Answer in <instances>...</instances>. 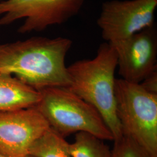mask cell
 Returning <instances> with one entry per match:
<instances>
[{"mask_svg":"<svg viewBox=\"0 0 157 157\" xmlns=\"http://www.w3.org/2000/svg\"><path fill=\"white\" fill-rule=\"evenodd\" d=\"M109 44L117 54L119 74L126 82L140 84L157 71V30L155 23L126 39Z\"/></svg>","mask_w":157,"mask_h":157,"instance_id":"8","label":"cell"},{"mask_svg":"<svg viewBox=\"0 0 157 157\" xmlns=\"http://www.w3.org/2000/svg\"><path fill=\"white\" fill-rule=\"evenodd\" d=\"M72 157H111V150L104 140L86 132L76 133L74 142L69 144Z\"/></svg>","mask_w":157,"mask_h":157,"instance_id":"11","label":"cell"},{"mask_svg":"<svg viewBox=\"0 0 157 157\" xmlns=\"http://www.w3.org/2000/svg\"><path fill=\"white\" fill-rule=\"evenodd\" d=\"M140 84L148 92L157 94V71L148 76Z\"/></svg>","mask_w":157,"mask_h":157,"instance_id":"13","label":"cell"},{"mask_svg":"<svg viewBox=\"0 0 157 157\" xmlns=\"http://www.w3.org/2000/svg\"><path fill=\"white\" fill-rule=\"evenodd\" d=\"M39 91L40 100L36 107L51 128L64 138L86 132L103 140H114L100 112L68 88L54 87Z\"/></svg>","mask_w":157,"mask_h":157,"instance_id":"3","label":"cell"},{"mask_svg":"<svg viewBox=\"0 0 157 157\" xmlns=\"http://www.w3.org/2000/svg\"><path fill=\"white\" fill-rule=\"evenodd\" d=\"M111 157H151L147 152L129 136H123L113 141Z\"/></svg>","mask_w":157,"mask_h":157,"instance_id":"12","label":"cell"},{"mask_svg":"<svg viewBox=\"0 0 157 157\" xmlns=\"http://www.w3.org/2000/svg\"><path fill=\"white\" fill-rule=\"evenodd\" d=\"M72 41L65 37L30 39L0 44V73L11 75L36 90L69 87L65 60Z\"/></svg>","mask_w":157,"mask_h":157,"instance_id":"1","label":"cell"},{"mask_svg":"<svg viewBox=\"0 0 157 157\" xmlns=\"http://www.w3.org/2000/svg\"><path fill=\"white\" fill-rule=\"evenodd\" d=\"M50 128L36 106L0 112V152L6 157H26Z\"/></svg>","mask_w":157,"mask_h":157,"instance_id":"7","label":"cell"},{"mask_svg":"<svg viewBox=\"0 0 157 157\" xmlns=\"http://www.w3.org/2000/svg\"><path fill=\"white\" fill-rule=\"evenodd\" d=\"M26 157H35L33 156V155H28V156H26Z\"/></svg>","mask_w":157,"mask_h":157,"instance_id":"15","label":"cell"},{"mask_svg":"<svg viewBox=\"0 0 157 157\" xmlns=\"http://www.w3.org/2000/svg\"><path fill=\"white\" fill-rule=\"evenodd\" d=\"M117 66L115 49L104 43L93 59L80 60L67 67L71 79L67 88L100 112L112 132L113 141L123 136L116 110L115 72Z\"/></svg>","mask_w":157,"mask_h":157,"instance_id":"2","label":"cell"},{"mask_svg":"<svg viewBox=\"0 0 157 157\" xmlns=\"http://www.w3.org/2000/svg\"><path fill=\"white\" fill-rule=\"evenodd\" d=\"M157 0H111L103 3L97 25L109 43L129 38L154 24Z\"/></svg>","mask_w":157,"mask_h":157,"instance_id":"6","label":"cell"},{"mask_svg":"<svg viewBox=\"0 0 157 157\" xmlns=\"http://www.w3.org/2000/svg\"><path fill=\"white\" fill-rule=\"evenodd\" d=\"M84 0H5L0 2V26L23 19L19 33L40 32L76 15Z\"/></svg>","mask_w":157,"mask_h":157,"instance_id":"5","label":"cell"},{"mask_svg":"<svg viewBox=\"0 0 157 157\" xmlns=\"http://www.w3.org/2000/svg\"><path fill=\"white\" fill-rule=\"evenodd\" d=\"M0 157H6V156H5L4 154H2V153H1L0 152Z\"/></svg>","mask_w":157,"mask_h":157,"instance_id":"14","label":"cell"},{"mask_svg":"<svg viewBox=\"0 0 157 157\" xmlns=\"http://www.w3.org/2000/svg\"><path fill=\"white\" fill-rule=\"evenodd\" d=\"M116 110L123 135L129 136L151 157H157V94L140 84L115 80Z\"/></svg>","mask_w":157,"mask_h":157,"instance_id":"4","label":"cell"},{"mask_svg":"<svg viewBox=\"0 0 157 157\" xmlns=\"http://www.w3.org/2000/svg\"><path fill=\"white\" fill-rule=\"evenodd\" d=\"M69 146L65 138L50 127L34 142L29 155L35 157H72Z\"/></svg>","mask_w":157,"mask_h":157,"instance_id":"10","label":"cell"},{"mask_svg":"<svg viewBox=\"0 0 157 157\" xmlns=\"http://www.w3.org/2000/svg\"><path fill=\"white\" fill-rule=\"evenodd\" d=\"M40 97L39 91L11 75L0 73V112L35 107Z\"/></svg>","mask_w":157,"mask_h":157,"instance_id":"9","label":"cell"}]
</instances>
